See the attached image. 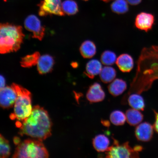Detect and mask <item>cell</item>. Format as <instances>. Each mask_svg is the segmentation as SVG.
Here are the masks:
<instances>
[{"label": "cell", "mask_w": 158, "mask_h": 158, "mask_svg": "<svg viewBox=\"0 0 158 158\" xmlns=\"http://www.w3.org/2000/svg\"><path fill=\"white\" fill-rule=\"evenodd\" d=\"M129 106L132 108L143 111L145 108V102L143 97L139 94H133L128 99Z\"/></svg>", "instance_id": "cell-20"}, {"label": "cell", "mask_w": 158, "mask_h": 158, "mask_svg": "<svg viewBox=\"0 0 158 158\" xmlns=\"http://www.w3.org/2000/svg\"><path fill=\"white\" fill-rule=\"evenodd\" d=\"M48 151L42 141L36 139L25 140L16 148L13 158H47Z\"/></svg>", "instance_id": "cell-4"}, {"label": "cell", "mask_w": 158, "mask_h": 158, "mask_svg": "<svg viewBox=\"0 0 158 158\" xmlns=\"http://www.w3.org/2000/svg\"><path fill=\"white\" fill-rule=\"evenodd\" d=\"M17 98L16 92L11 86L1 89L0 104L3 108L9 109L13 107Z\"/></svg>", "instance_id": "cell-8"}, {"label": "cell", "mask_w": 158, "mask_h": 158, "mask_svg": "<svg viewBox=\"0 0 158 158\" xmlns=\"http://www.w3.org/2000/svg\"><path fill=\"white\" fill-rule=\"evenodd\" d=\"M116 76V72L113 67L106 66L102 69L100 74V80L105 84H108L113 81Z\"/></svg>", "instance_id": "cell-19"}, {"label": "cell", "mask_w": 158, "mask_h": 158, "mask_svg": "<svg viewBox=\"0 0 158 158\" xmlns=\"http://www.w3.org/2000/svg\"><path fill=\"white\" fill-rule=\"evenodd\" d=\"M13 142L15 145H18L21 143V140L19 137H15L14 138Z\"/></svg>", "instance_id": "cell-30"}, {"label": "cell", "mask_w": 158, "mask_h": 158, "mask_svg": "<svg viewBox=\"0 0 158 158\" xmlns=\"http://www.w3.org/2000/svg\"><path fill=\"white\" fill-rule=\"evenodd\" d=\"M126 0H115L111 5L112 11L118 15L125 14L128 11L129 7Z\"/></svg>", "instance_id": "cell-21"}, {"label": "cell", "mask_w": 158, "mask_h": 158, "mask_svg": "<svg viewBox=\"0 0 158 158\" xmlns=\"http://www.w3.org/2000/svg\"><path fill=\"white\" fill-rule=\"evenodd\" d=\"M101 1L106 2H109L111 1H113V0H101Z\"/></svg>", "instance_id": "cell-31"}, {"label": "cell", "mask_w": 158, "mask_h": 158, "mask_svg": "<svg viewBox=\"0 0 158 158\" xmlns=\"http://www.w3.org/2000/svg\"><path fill=\"white\" fill-rule=\"evenodd\" d=\"M52 126L48 112L36 106L33 108L30 115L22 122L19 134L42 141L51 136Z\"/></svg>", "instance_id": "cell-1"}, {"label": "cell", "mask_w": 158, "mask_h": 158, "mask_svg": "<svg viewBox=\"0 0 158 158\" xmlns=\"http://www.w3.org/2000/svg\"><path fill=\"white\" fill-rule=\"evenodd\" d=\"M24 26L27 30L33 33V37L42 40L45 34V29L36 16H28L25 19Z\"/></svg>", "instance_id": "cell-7"}, {"label": "cell", "mask_w": 158, "mask_h": 158, "mask_svg": "<svg viewBox=\"0 0 158 158\" xmlns=\"http://www.w3.org/2000/svg\"><path fill=\"white\" fill-rule=\"evenodd\" d=\"M155 122L154 125V128L158 133V113L155 111Z\"/></svg>", "instance_id": "cell-27"}, {"label": "cell", "mask_w": 158, "mask_h": 158, "mask_svg": "<svg viewBox=\"0 0 158 158\" xmlns=\"http://www.w3.org/2000/svg\"><path fill=\"white\" fill-rule=\"evenodd\" d=\"M10 155V147L9 142L1 134L0 137V157L7 158Z\"/></svg>", "instance_id": "cell-26"}, {"label": "cell", "mask_w": 158, "mask_h": 158, "mask_svg": "<svg viewBox=\"0 0 158 158\" xmlns=\"http://www.w3.org/2000/svg\"><path fill=\"white\" fill-rule=\"evenodd\" d=\"M1 80V84H0L1 86H0V88L1 89L5 87L6 84L5 79L4 77L2 76V75L1 76V80Z\"/></svg>", "instance_id": "cell-29"}, {"label": "cell", "mask_w": 158, "mask_h": 158, "mask_svg": "<svg viewBox=\"0 0 158 158\" xmlns=\"http://www.w3.org/2000/svg\"><path fill=\"white\" fill-rule=\"evenodd\" d=\"M54 64V59L51 55H42L40 57L37 64V70L40 74L48 73L52 70Z\"/></svg>", "instance_id": "cell-12"}, {"label": "cell", "mask_w": 158, "mask_h": 158, "mask_svg": "<svg viewBox=\"0 0 158 158\" xmlns=\"http://www.w3.org/2000/svg\"><path fill=\"white\" fill-rule=\"evenodd\" d=\"M101 63L98 59H93L87 63L85 74L90 79H94L100 74L102 69Z\"/></svg>", "instance_id": "cell-16"}, {"label": "cell", "mask_w": 158, "mask_h": 158, "mask_svg": "<svg viewBox=\"0 0 158 158\" xmlns=\"http://www.w3.org/2000/svg\"><path fill=\"white\" fill-rule=\"evenodd\" d=\"M105 97V93L101 85L98 82H95L91 85L86 94L87 99L90 103L101 102Z\"/></svg>", "instance_id": "cell-10"}, {"label": "cell", "mask_w": 158, "mask_h": 158, "mask_svg": "<svg viewBox=\"0 0 158 158\" xmlns=\"http://www.w3.org/2000/svg\"><path fill=\"white\" fill-rule=\"evenodd\" d=\"M11 86L16 92L17 98L14 112L10 117L12 120L17 119V121L22 123L30 115L32 112L31 94L27 89L18 84L13 83Z\"/></svg>", "instance_id": "cell-3"}, {"label": "cell", "mask_w": 158, "mask_h": 158, "mask_svg": "<svg viewBox=\"0 0 158 158\" xmlns=\"http://www.w3.org/2000/svg\"><path fill=\"white\" fill-rule=\"evenodd\" d=\"M126 120L128 124L131 126H136L143 121V116L139 110L130 109L126 112Z\"/></svg>", "instance_id": "cell-18"}, {"label": "cell", "mask_w": 158, "mask_h": 158, "mask_svg": "<svg viewBox=\"0 0 158 158\" xmlns=\"http://www.w3.org/2000/svg\"><path fill=\"white\" fill-rule=\"evenodd\" d=\"M84 1H88V0H84Z\"/></svg>", "instance_id": "cell-32"}, {"label": "cell", "mask_w": 158, "mask_h": 158, "mask_svg": "<svg viewBox=\"0 0 158 158\" xmlns=\"http://www.w3.org/2000/svg\"><path fill=\"white\" fill-rule=\"evenodd\" d=\"M110 118L111 123L116 126L123 125L126 120L125 114L120 110H115L112 112Z\"/></svg>", "instance_id": "cell-24"}, {"label": "cell", "mask_w": 158, "mask_h": 158, "mask_svg": "<svg viewBox=\"0 0 158 158\" xmlns=\"http://www.w3.org/2000/svg\"><path fill=\"white\" fill-rule=\"evenodd\" d=\"M116 64L121 72L128 73L131 72L134 68V61L130 55L123 54L118 56Z\"/></svg>", "instance_id": "cell-13"}, {"label": "cell", "mask_w": 158, "mask_h": 158, "mask_svg": "<svg viewBox=\"0 0 158 158\" xmlns=\"http://www.w3.org/2000/svg\"><path fill=\"white\" fill-rule=\"evenodd\" d=\"M130 5L133 6L137 5L141 3L142 0H126Z\"/></svg>", "instance_id": "cell-28"}, {"label": "cell", "mask_w": 158, "mask_h": 158, "mask_svg": "<svg viewBox=\"0 0 158 158\" xmlns=\"http://www.w3.org/2000/svg\"><path fill=\"white\" fill-rule=\"evenodd\" d=\"M116 59L115 53L111 51H105L101 55L100 60L102 64L106 66L113 65L116 63Z\"/></svg>", "instance_id": "cell-25"}, {"label": "cell", "mask_w": 158, "mask_h": 158, "mask_svg": "<svg viewBox=\"0 0 158 158\" xmlns=\"http://www.w3.org/2000/svg\"><path fill=\"white\" fill-rule=\"evenodd\" d=\"M62 9L64 14L74 15L78 12V7L76 2L73 0H66L62 4Z\"/></svg>", "instance_id": "cell-22"}, {"label": "cell", "mask_w": 158, "mask_h": 158, "mask_svg": "<svg viewBox=\"0 0 158 158\" xmlns=\"http://www.w3.org/2000/svg\"><path fill=\"white\" fill-rule=\"evenodd\" d=\"M154 127L148 122H145L140 124L136 127L135 134L138 141L148 142L153 137Z\"/></svg>", "instance_id": "cell-11"}, {"label": "cell", "mask_w": 158, "mask_h": 158, "mask_svg": "<svg viewBox=\"0 0 158 158\" xmlns=\"http://www.w3.org/2000/svg\"><path fill=\"white\" fill-rule=\"evenodd\" d=\"M40 55L39 52H35L33 54L27 55L22 59L21 64L23 68H31L36 65Z\"/></svg>", "instance_id": "cell-23"}, {"label": "cell", "mask_w": 158, "mask_h": 158, "mask_svg": "<svg viewBox=\"0 0 158 158\" xmlns=\"http://www.w3.org/2000/svg\"><path fill=\"white\" fill-rule=\"evenodd\" d=\"M155 21V17L153 15L143 12L138 14L136 16L135 26L138 29L148 32L152 28Z\"/></svg>", "instance_id": "cell-9"}, {"label": "cell", "mask_w": 158, "mask_h": 158, "mask_svg": "<svg viewBox=\"0 0 158 158\" xmlns=\"http://www.w3.org/2000/svg\"><path fill=\"white\" fill-rule=\"evenodd\" d=\"M80 51L81 55L84 58H91L96 54V45L92 41H85L81 45Z\"/></svg>", "instance_id": "cell-17"}, {"label": "cell", "mask_w": 158, "mask_h": 158, "mask_svg": "<svg viewBox=\"0 0 158 158\" xmlns=\"http://www.w3.org/2000/svg\"><path fill=\"white\" fill-rule=\"evenodd\" d=\"M110 143L109 139L104 134H98L92 140L94 149L98 152H103L107 151L110 147Z\"/></svg>", "instance_id": "cell-15"}, {"label": "cell", "mask_w": 158, "mask_h": 158, "mask_svg": "<svg viewBox=\"0 0 158 158\" xmlns=\"http://www.w3.org/2000/svg\"><path fill=\"white\" fill-rule=\"evenodd\" d=\"M62 0H42L38 5L39 13L41 16L65 15L62 9Z\"/></svg>", "instance_id": "cell-6"}, {"label": "cell", "mask_w": 158, "mask_h": 158, "mask_svg": "<svg viewBox=\"0 0 158 158\" xmlns=\"http://www.w3.org/2000/svg\"><path fill=\"white\" fill-rule=\"evenodd\" d=\"M113 144L108 148L105 153L106 158H138L139 152L134 147L132 148L129 142L120 143L114 138Z\"/></svg>", "instance_id": "cell-5"}, {"label": "cell", "mask_w": 158, "mask_h": 158, "mask_svg": "<svg viewBox=\"0 0 158 158\" xmlns=\"http://www.w3.org/2000/svg\"><path fill=\"white\" fill-rule=\"evenodd\" d=\"M127 88V84L123 79L117 78L112 81L108 87L110 94L114 97L122 94Z\"/></svg>", "instance_id": "cell-14"}, {"label": "cell", "mask_w": 158, "mask_h": 158, "mask_svg": "<svg viewBox=\"0 0 158 158\" xmlns=\"http://www.w3.org/2000/svg\"><path fill=\"white\" fill-rule=\"evenodd\" d=\"M25 35L20 26L1 23L0 27V52L6 54L20 48Z\"/></svg>", "instance_id": "cell-2"}]
</instances>
